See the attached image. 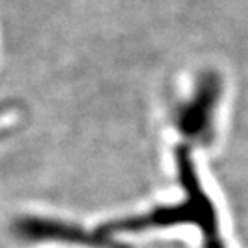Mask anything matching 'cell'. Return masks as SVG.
I'll return each instance as SVG.
<instances>
[{
	"instance_id": "1",
	"label": "cell",
	"mask_w": 248,
	"mask_h": 248,
	"mask_svg": "<svg viewBox=\"0 0 248 248\" xmlns=\"http://www.w3.org/2000/svg\"><path fill=\"white\" fill-rule=\"evenodd\" d=\"M177 166H179L182 184L187 188V198L184 203H179L177 206L155 208L150 213L137 217L113 221L110 224L102 226V229L113 237L121 232H139L143 229H152V227H166L186 222V224H198L202 227L205 248H226L217 232L213 206L210 205L205 193L200 190V184L197 182L187 148L177 150Z\"/></svg>"
},
{
	"instance_id": "2",
	"label": "cell",
	"mask_w": 248,
	"mask_h": 248,
	"mask_svg": "<svg viewBox=\"0 0 248 248\" xmlns=\"http://www.w3.org/2000/svg\"><path fill=\"white\" fill-rule=\"evenodd\" d=\"M13 231L19 239L31 244L57 242V244L91 247V248H124L115 237L103 229L87 231L73 222L44 216H24L15 222Z\"/></svg>"
},
{
	"instance_id": "3",
	"label": "cell",
	"mask_w": 248,
	"mask_h": 248,
	"mask_svg": "<svg viewBox=\"0 0 248 248\" xmlns=\"http://www.w3.org/2000/svg\"><path fill=\"white\" fill-rule=\"evenodd\" d=\"M217 86L215 79H208L202 86L200 93L182 108L179 113V127L187 137H197L198 140H206L211 132L213 107L216 103Z\"/></svg>"
}]
</instances>
